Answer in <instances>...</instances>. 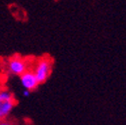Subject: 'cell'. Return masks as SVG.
Returning a JSON list of instances; mask_svg holds the SVG:
<instances>
[{"label": "cell", "instance_id": "1", "mask_svg": "<svg viewBox=\"0 0 126 125\" xmlns=\"http://www.w3.org/2000/svg\"><path fill=\"white\" fill-rule=\"evenodd\" d=\"M16 105L14 94L8 89H0V121L6 120Z\"/></svg>", "mask_w": 126, "mask_h": 125}, {"label": "cell", "instance_id": "2", "mask_svg": "<svg viewBox=\"0 0 126 125\" xmlns=\"http://www.w3.org/2000/svg\"><path fill=\"white\" fill-rule=\"evenodd\" d=\"M35 74L39 84L44 83L49 78L52 71V61L48 57H41L39 58L34 65V69L32 70Z\"/></svg>", "mask_w": 126, "mask_h": 125}, {"label": "cell", "instance_id": "3", "mask_svg": "<svg viewBox=\"0 0 126 125\" xmlns=\"http://www.w3.org/2000/svg\"><path fill=\"white\" fill-rule=\"evenodd\" d=\"M5 68L10 75L20 76L26 70H28V64L25 59L20 56H12L8 58L5 64Z\"/></svg>", "mask_w": 126, "mask_h": 125}, {"label": "cell", "instance_id": "4", "mask_svg": "<svg viewBox=\"0 0 126 125\" xmlns=\"http://www.w3.org/2000/svg\"><path fill=\"white\" fill-rule=\"evenodd\" d=\"M19 79L20 84L24 88V90H28L30 92L35 90L39 85V82L32 70H26L19 76Z\"/></svg>", "mask_w": 126, "mask_h": 125}, {"label": "cell", "instance_id": "5", "mask_svg": "<svg viewBox=\"0 0 126 125\" xmlns=\"http://www.w3.org/2000/svg\"><path fill=\"white\" fill-rule=\"evenodd\" d=\"M0 125H13V123L6 119V120H1L0 121Z\"/></svg>", "mask_w": 126, "mask_h": 125}, {"label": "cell", "instance_id": "6", "mask_svg": "<svg viewBox=\"0 0 126 125\" xmlns=\"http://www.w3.org/2000/svg\"><path fill=\"white\" fill-rule=\"evenodd\" d=\"M30 93H31V92H30V91H28V90H23V91H22V95H23L24 97H26V98H27V97H29V96H30Z\"/></svg>", "mask_w": 126, "mask_h": 125}]
</instances>
